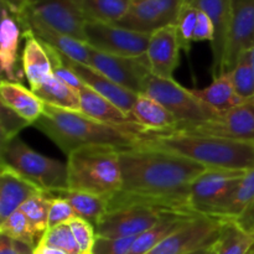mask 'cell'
<instances>
[{
  "label": "cell",
  "mask_w": 254,
  "mask_h": 254,
  "mask_svg": "<svg viewBox=\"0 0 254 254\" xmlns=\"http://www.w3.org/2000/svg\"><path fill=\"white\" fill-rule=\"evenodd\" d=\"M119 160L122 191L155 201L171 212L196 215L189 206V188L207 169L202 164L144 144L119 149Z\"/></svg>",
  "instance_id": "1"
},
{
  "label": "cell",
  "mask_w": 254,
  "mask_h": 254,
  "mask_svg": "<svg viewBox=\"0 0 254 254\" xmlns=\"http://www.w3.org/2000/svg\"><path fill=\"white\" fill-rule=\"evenodd\" d=\"M34 127L51 139L66 155L86 146L124 149L138 145L140 141L135 129L102 123L82 112L57 108L46 103L44 114Z\"/></svg>",
  "instance_id": "2"
},
{
  "label": "cell",
  "mask_w": 254,
  "mask_h": 254,
  "mask_svg": "<svg viewBox=\"0 0 254 254\" xmlns=\"http://www.w3.org/2000/svg\"><path fill=\"white\" fill-rule=\"evenodd\" d=\"M139 139V144L179 154L208 169H254V141L150 130L140 131Z\"/></svg>",
  "instance_id": "3"
},
{
  "label": "cell",
  "mask_w": 254,
  "mask_h": 254,
  "mask_svg": "<svg viewBox=\"0 0 254 254\" xmlns=\"http://www.w3.org/2000/svg\"><path fill=\"white\" fill-rule=\"evenodd\" d=\"M67 156L68 190L109 197L122 189L123 179L118 148L86 146Z\"/></svg>",
  "instance_id": "4"
},
{
  "label": "cell",
  "mask_w": 254,
  "mask_h": 254,
  "mask_svg": "<svg viewBox=\"0 0 254 254\" xmlns=\"http://www.w3.org/2000/svg\"><path fill=\"white\" fill-rule=\"evenodd\" d=\"M0 161L44 192L67 190V164L37 153L20 136L0 144Z\"/></svg>",
  "instance_id": "5"
},
{
  "label": "cell",
  "mask_w": 254,
  "mask_h": 254,
  "mask_svg": "<svg viewBox=\"0 0 254 254\" xmlns=\"http://www.w3.org/2000/svg\"><path fill=\"white\" fill-rule=\"evenodd\" d=\"M166 213L168 211L151 203L129 200L113 193L108 197L106 215L96 226V233L108 238L138 237L154 227Z\"/></svg>",
  "instance_id": "6"
},
{
  "label": "cell",
  "mask_w": 254,
  "mask_h": 254,
  "mask_svg": "<svg viewBox=\"0 0 254 254\" xmlns=\"http://www.w3.org/2000/svg\"><path fill=\"white\" fill-rule=\"evenodd\" d=\"M245 173V170L206 169L189 188V206L191 211L196 215L221 220L228 198Z\"/></svg>",
  "instance_id": "7"
},
{
  "label": "cell",
  "mask_w": 254,
  "mask_h": 254,
  "mask_svg": "<svg viewBox=\"0 0 254 254\" xmlns=\"http://www.w3.org/2000/svg\"><path fill=\"white\" fill-rule=\"evenodd\" d=\"M169 133L216 136L238 141H254V97L240 106L221 112L215 118L192 123H178Z\"/></svg>",
  "instance_id": "8"
},
{
  "label": "cell",
  "mask_w": 254,
  "mask_h": 254,
  "mask_svg": "<svg viewBox=\"0 0 254 254\" xmlns=\"http://www.w3.org/2000/svg\"><path fill=\"white\" fill-rule=\"evenodd\" d=\"M144 94L163 104L178 123L208 121L218 114L202 103L191 89L179 84L174 78H161L151 73L146 81Z\"/></svg>",
  "instance_id": "9"
},
{
  "label": "cell",
  "mask_w": 254,
  "mask_h": 254,
  "mask_svg": "<svg viewBox=\"0 0 254 254\" xmlns=\"http://www.w3.org/2000/svg\"><path fill=\"white\" fill-rule=\"evenodd\" d=\"M84 35L87 44L97 51L114 56L140 57L146 55L151 34L134 31L109 22L87 21Z\"/></svg>",
  "instance_id": "10"
},
{
  "label": "cell",
  "mask_w": 254,
  "mask_h": 254,
  "mask_svg": "<svg viewBox=\"0 0 254 254\" xmlns=\"http://www.w3.org/2000/svg\"><path fill=\"white\" fill-rule=\"evenodd\" d=\"M225 221L198 216L161 241L146 254H190L215 246L218 242Z\"/></svg>",
  "instance_id": "11"
},
{
  "label": "cell",
  "mask_w": 254,
  "mask_h": 254,
  "mask_svg": "<svg viewBox=\"0 0 254 254\" xmlns=\"http://www.w3.org/2000/svg\"><path fill=\"white\" fill-rule=\"evenodd\" d=\"M89 66L103 76L136 94L144 93L148 77L151 74L146 55L124 57L89 50Z\"/></svg>",
  "instance_id": "12"
},
{
  "label": "cell",
  "mask_w": 254,
  "mask_h": 254,
  "mask_svg": "<svg viewBox=\"0 0 254 254\" xmlns=\"http://www.w3.org/2000/svg\"><path fill=\"white\" fill-rule=\"evenodd\" d=\"M185 4L186 0H129L128 11L116 25L153 34L161 27L176 25Z\"/></svg>",
  "instance_id": "13"
},
{
  "label": "cell",
  "mask_w": 254,
  "mask_h": 254,
  "mask_svg": "<svg viewBox=\"0 0 254 254\" xmlns=\"http://www.w3.org/2000/svg\"><path fill=\"white\" fill-rule=\"evenodd\" d=\"M24 12L56 31L86 42L87 21L76 0H31Z\"/></svg>",
  "instance_id": "14"
},
{
  "label": "cell",
  "mask_w": 254,
  "mask_h": 254,
  "mask_svg": "<svg viewBox=\"0 0 254 254\" xmlns=\"http://www.w3.org/2000/svg\"><path fill=\"white\" fill-rule=\"evenodd\" d=\"M254 46V0H231V27L225 56V73Z\"/></svg>",
  "instance_id": "15"
},
{
  "label": "cell",
  "mask_w": 254,
  "mask_h": 254,
  "mask_svg": "<svg viewBox=\"0 0 254 254\" xmlns=\"http://www.w3.org/2000/svg\"><path fill=\"white\" fill-rule=\"evenodd\" d=\"M186 2L205 12L215 26L212 47L213 78L225 73V56L231 27V0H186Z\"/></svg>",
  "instance_id": "16"
},
{
  "label": "cell",
  "mask_w": 254,
  "mask_h": 254,
  "mask_svg": "<svg viewBox=\"0 0 254 254\" xmlns=\"http://www.w3.org/2000/svg\"><path fill=\"white\" fill-rule=\"evenodd\" d=\"M180 50L176 25H169L154 31L146 50L151 73L161 78H173L180 61Z\"/></svg>",
  "instance_id": "17"
},
{
  "label": "cell",
  "mask_w": 254,
  "mask_h": 254,
  "mask_svg": "<svg viewBox=\"0 0 254 254\" xmlns=\"http://www.w3.org/2000/svg\"><path fill=\"white\" fill-rule=\"evenodd\" d=\"M24 30L17 17L1 2V25H0V71L5 79L19 82L22 78L19 68V45Z\"/></svg>",
  "instance_id": "18"
},
{
  "label": "cell",
  "mask_w": 254,
  "mask_h": 254,
  "mask_svg": "<svg viewBox=\"0 0 254 254\" xmlns=\"http://www.w3.org/2000/svg\"><path fill=\"white\" fill-rule=\"evenodd\" d=\"M61 57L64 64H66L69 69H72L87 87H89V88H92L93 91H96L97 93L103 96L104 98L111 101L112 103L116 104L118 108H121L122 111L126 112L127 114L130 116V112L131 109H133V106L134 103H135L139 94L134 93V92L131 91H128V89L123 88V87L119 86V84L114 83L113 81L107 78V77L103 76L101 72H98L97 69H94L93 67L88 66V64H79V62L73 61V60L67 59L64 55H61Z\"/></svg>",
  "instance_id": "19"
},
{
  "label": "cell",
  "mask_w": 254,
  "mask_h": 254,
  "mask_svg": "<svg viewBox=\"0 0 254 254\" xmlns=\"http://www.w3.org/2000/svg\"><path fill=\"white\" fill-rule=\"evenodd\" d=\"M16 17L20 24H21L22 30H30L37 39L41 40L42 42L47 44L49 46L54 47L55 50H57L60 54L64 55L67 59L89 66V50H91V46L88 44L51 29L40 20L27 15L26 12Z\"/></svg>",
  "instance_id": "20"
},
{
  "label": "cell",
  "mask_w": 254,
  "mask_h": 254,
  "mask_svg": "<svg viewBox=\"0 0 254 254\" xmlns=\"http://www.w3.org/2000/svg\"><path fill=\"white\" fill-rule=\"evenodd\" d=\"M44 191L7 166L0 170V222L9 217L32 196Z\"/></svg>",
  "instance_id": "21"
},
{
  "label": "cell",
  "mask_w": 254,
  "mask_h": 254,
  "mask_svg": "<svg viewBox=\"0 0 254 254\" xmlns=\"http://www.w3.org/2000/svg\"><path fill=\"white\" fill-rule=\"evenodd\" d=\"M79 108L82 113L102 123L121 128H133L138 134L143 130L140 126L134 123L129 114L87 86L79 92Z\"/></svg>",
  "instance_id": "22"
},
{
  "label": "cell",
  "mask_w": 254,
  "mask_h": 254,
  "mask_svg": "<svg viewBox=\"0 0 254 254\" xmlns=\"http://www.w3.org/2000/svg\"><path fill=\"white\" fill-rule=\"evenodd\" d=\"M0 102L34 126L42 117L45 103L31 91L19 82L2 78L0 83Z\"/></svg>",
  "instance_id": "23"
},
{
  "label": "cell",
  "mask_w": 254,
  "mask_h": 254,
  "mask_svg": "<svg viewBox=\"0 0 254 254\" xmlns=\"http://www.w3.org/2000/svg\"><path fill=\"white\" fill-rule=\"evenodd\" d=\"M25 47L22 52V71L30 84V89H36L42 82L54 74L52 64L44 44L30 30H24Z\"/></svg>",
  "instance_id": "24"
},
{
  "label": "cell",
  "mask_w": 254,
  "mask_h": 254,
  "mask_svg": "<svg viewBox=\"0 0 254 254\" xmlns=\"http://www.w3.org/2000/svg\"><path fill=\"white\" fill-rule=\"evenodd\" d=\"M200 215H192V213H180V212H169L161 217V220L156 223L150 230L145 231L139 235L134 240L128 254H146L156 247L161 241L178 231L188 222L193 218L198 217Z\"/></svg>",
  "instance_id": "25"
},
{
  "label": "cell",
  "mask_w": 254,
  "mask_h": 254,
  "mask_svg": "<svg viewBox=\"0 0 254 254\" xmlns=\"http://www.w3.org/2000/svg\"><path fill=\"white\" fill-rule=\"evenodd\" d=\"M130 117L134 123L140 126L143 130L163 131L178 124L175 117L163 104L144 93L139 94L136 98Z\"/></svg>",
  "instance_id": "26"
},
{
  "label": "cell",
  "mask_w": 254,
  "mask_h": 254,
  "mask_svg": "<svg viewBox=\"0 0 254 254\" xmlns=\"http://www.w3.org/2000/svg\"><path fill=\"white\" fill-rule=\"evenodd\" d=\"M191 92L216 113L228 111L246 102L236 92L231 72H226L217 78H213L210 86L200 89H191Z\"/></svg>",
  "instance_id": "27"
},
{
  "label": "cell",
  "mask_w": 254,
  "mask_h": 254,
  "mask_svg": "<svg viewBox=\"0 0 254 254\" xmlns=\"http://www.w3.org/2000/svg\"><path fill=\"white\" fill-rule=\"evenodd\" d=\"M52 195L64 198L76 212L77 217L88 221L94 226L98 225L108 210V197L107 196L94 195V193L82 192V191L61 190Z\"/></svg>",
  "instance_id": "28"
},
{
  "label": "cell",
  "mask_w": 254,
  "mask_h": 254,
  "mask_svg": "<svg viewBox=\"0 0 254 254\" xmlns=\"http://www.w3.org/2000/svg\"><path fill=\"white\" fill-rule=\"evenodd\" d=\"M35 94L41 99L44 103L57 108L68 109V111L81 112L79 108V93L67 86L66 83L57 78L55 74L42 82L36 89H34Z\"/></svg>",
  "instance_id": "29"
},
{
  "label": "cell",
  "mask_w": 254,
  "mask_h": 254,
  "mask_svg": "<svg viewBox=\"0 0 254 254\" xmlns=\"http://www.w3.org/2000/svg\"><path fill=\"white\" fill-rule=\"evenodd\" d=\"M86 21L116 24L123 19L129 7V0H76Z\"/></svg>",
  "instance_id": "30"
},
{
  "label": "cell",
  "mask_w": 254,
  "mask_h": 254,
  "mask_svg": "<svg viewBox=\"0 0 254 254\" xmlns=\"http://www.w3.org/2000/svg\"><path fill=\"white\" fill-rule=\"evenodd\" d=\"M254 202V169L246 171L223 208V221H236Z\"/></svg>",
  "instance_id": "31"
},
{
  "label": "cell",
  "mask_w": 254,
  "mask_h": 254,
  "mask_svg": "<svg viewBox=\"0 0 254 254\" xmlns=\"http://www.w3.org/2000/svg\"><path fill=\"white\" fill-rule=\"evenodd\" d=\"M254 246V235L241 228L235 221H225L216 254H247Z\"/></svg>",
  "instance_id": "32"
},
{
  "label": "cell",
  "mask_w": 254,
  "mask_h": 254,
  "mask_svg": "<svg viewBox=\"0 0 254 254\" xmlns=\"http://www.w3.org/2000/svg\"><path fill=\"white\" fill-rule=\"evenodd\" d=\"M0 235L26 243L32 248H36L41 242V238L37 236L26 216L20 210L15 211L0 222Z\"/></svg>",
  "instance_id": "33"
},
{
  "label": "cell",
  "mask_w": 254,
  "mask_h": 254,
  "mask_svg": "<svg viewBox=\"0 0 254 254\" xmlns=\"http://www.w3.org/2000/svg\"><path fill=\"white\" fill-rule=\"evenodd\" d=\"M51 193L40 192L32 196L20 207V211L26 216L32 228L42 240L45 232L49 230V212Z\"/></svg>",
  "instance_id": "34"
},
{
  "label": "cell",
  "mask_w": 254,
  "mask_h": 254,
  "mask_svg": "<svg viewBox=\"0 0 254 254\" xmlns=\"http://www.w3.org/2000/svg\"><path fill=\"white\" fill-rule=\"evenodd\" d=\"M236 92L243 101L254 97V73L251 59V50L242 54L235 68L231 71Z\"/></svg>",
  "instance_id": "35"
},
{
  "label": "cell",
  "mask_w": 254,
  "mask_h": 254,
  "mask_svg": "<svg viewBox=\"0 0 254 254\" xmlns=\"http://www.w3.org/2000/svg\"><path fill=\"white\" fill-rule=\"evenodd\" d=\"M40 243L61 250L67 254H82L68 223H62L49 228Z\"/></svg>",
  "instance_id": "36"
},
{
  "label": "cell",
  "mask_w": 254,
  "mask_h": 254,
  "mask_svg": "<svg viewBox=\"0 0 254 254\" xmlns=\"http://www.w3.org/2000/svg\"><path fill=\"white\" fill-rule=\"evenodd\" d=\"M197 16L198 9L186 2L185 6L181 10L180 15H179L178 22H176L179 41H180L181 49L185 50L186 52L190 51L191 44L193 42V34H195Z\"/></svg>",
  "instance_id": "37"
},
{
  "label": "cell",
  "mask_w": 254,
  "mask_h": 254,
  "mask_svg": "<svg viewBox=\"0 0 254 254\" xmlns=\"http://www.w3.org/2000/svg\"><path fill=\"white\" fill-rule=\"evenodd\" d=\"M31 126L22 117L4 104H0V144H4L19 136V133Z\"/></svg>",
  "instance_id": "38"
},
{
  "label": "cell",
  "mask_w": 254,
  "mask_h": 254,
  "mask_svg": "<svg viewBox=\"0 0 254 254\" xmlns=\"http://www.w3.org/2000/svg\"><path fill=\"white\" fill-rule=\"evenodd\" d=\"M68 225L73 232L82 254H92V250H93L97 238L94 226L81 217H74L73 220L69 221Z\"/></svg>",
  "instance_id": "39"
},
{
  "label": "cell",
  "mask_w": 254,
  "mask_h": 254,
  "mask_svg": "<svg viewBox=\"0 0 254 254\" xmlns=\"http://www.w3.org/2000/svg\"><path fill=\"white\" fill-rule=\"evenodd\" d=\"M135 238H108L97 236L92 254H128Z\"/></svg>",
  "instance_id": "40"
},
{
  "label": "cell",
  "mask_w": 254,
  "mask_h": 254,
  "mask_svg": "<svg viewBox=\"0 0 254 254\" xmlns=\"http://www.w3.org/2000/svg\"><path fill=\"white\" fill-rule=\"evenodd\" d=\"M74 217H77L76 212L64 198L55 195L51 196L49 212V228L62 225V223H68Z\"/></svg>",
  "instance_id": "41"
},
{
  "label": "cell",
  "mask_w": 254,
  "mask_h": 254,
  "mask_svg": "<svg viewBox=\"0 0 254 254\" xmlns=\"http://www.w3.org/2000/svg\"><path fill=\"white\" fill-rule=\"evenodd\" d=\"M215 37V26L210 17L203 11L198 10L197 22H196L195 34H193V42L198 41H211Z\"/></svg>",
  "instance_id": "42"
},
{
  "label": "cell",
  "mask_w": 254,
  "mask_h": 254,
  "mask_svg": "<svg viewBox=\"0 0 254 254\" xmlns=\"http://www.w3.org/2000/svg\"><path fill=\"white\" fill-rule=\"evenodd\" d=\"M34 250L26 243L0 235V254H34Z\"/></svg>",
  "instance_id": "43"
},
{
  "label": "cell",
  "mask_w": 254,
  "mask_h": 254,
  "mask_svg": "<svg viewBox=\"0 0 254 254\" xmlns=\"http://www.w3.org/2000/svg\"><path fill=\"white\" fill-rule=\"evenodd\" d=\"M15 16H20L27 9L31 0H1Z\"/></svg>",
  "instance_id": "44"
},
{
  "label": "cell",
  "mask_w": 254,
  "mask_h": 254,
  "mask_svg": "<svg viewBox=\"0 0 254 254\" xmlns=\"http://www.w3.org/2000/svg\"><path fill=\"white\" fill-rule=\"evenodd\" d=\"M34 254H67V253L61 250H57V248L55 247H50V246L40 243V245L34 250Z\"/></svg>",
  "instance_id": "45"
},
{
  "label": "cell",
  "mask_w": 254,
  "mask_h": 254,
  "mask_svg": "<svg viewBox=\"0 0 254 254\" xmlns=\"http://www.w3.org/2000/svg\"><path fill=\"white\" fill-rule=\"evenodd\" d=\"M213 246H211V247H207V248H203V250H200V251H196V252H192V253H190V254H207L208 253V251L211 250V248H212Z\"/></svg>",
  "instance_id": "46"
},
{
  "label": "cell",
  "mask_w": 254,
  "mask_h": 254,
  "mask_svg": "<svg viewBox=\"0 0 254 254\" xmlns=\"http://www.w3.org/2000/svg\"><path fill=\"white\" fill-rule=\"evenodd\" d=\"M251 59H252V67H253V73H254V46L251 50Z\"/></svg>",
  "instance_id": "47"
},
{
  "label": "cell",
  "mask_w": 254,
  "mask_h": 254,
  "mask_svg": "<svg viewBox=\"0 0 254 254\" xmlns=\"http://www.w3.org/2000/svg\"><path fill=\"white\" fill-rule=\"evenodd\" d=\"M216 245H217V243H216ZM216 245L213 246V247L211 248L210 251H208V253H207V254H216V248H217V247H216Z\"/></svg>",
  "instance_id": "48"
},
{
  "label": "cell",
  "mask_w": 254,
  "mask_h": 254,
  "mask_svg": "<svg viewBox=\"0 0 254 254\" xmlns=\"http://www.w3.org/2000/svg\"><path fill=\"white\" fill-rule=\"evenodd\" d=\"M247 254H254V246H253V247H252V250H251L250 252H248Z\"/></svg>",
  "instance_id": "49"
}]
</instances>
